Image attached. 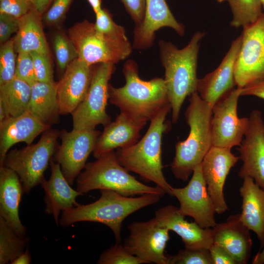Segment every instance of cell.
<instances>
[{
    "mask_svg": "<svg viewBox=\"0 0 264 264\" xmlns=\"http://www.w3.org/2000/svg\"><path fill=\"white\" fill-rule=\"evenodd\" d=\"M171 110L170 104L164 107L150 120L148 130L139 141L115 152L119 162L128 171L154 183L172 196L173 187L164 176L161 158L162 137L168 129L165 119Z\"/></svg>",
    "mask_w": 264,
    "mask_h": 264,
    "instance_id": "obj_4",
    "label": "cell"
},
{
    "mask_svg": "<svg viewBox=\"0 0 264 264\" xmlns=\"http://www.w3.org/2000/svg\"><path fill=\"white\" fill-rule=\"evenodd\" d=\"M241 96H254L264 100V79L241 88Z\"/></svg>",
    "mask_w": 264,
    "mask_h": 264,
    "instance_id": "obj_44",
    "label": "cell"
},
{
    "mask_svg": "<svg viewBox=\"0 0 264 264\" xmlns=\"http://www.w3.org/2000/svg\"><path fill=\"white\" fill-rule=\"evenodd\" d=\"M86 164L76 179V190L87 194L93 190H110L127 197L145 194L163 197L166 192L160 187L143 184L129 174L119 162L116 152H108Z\"/></svg>",
    "mask_w": 264,
    "mask_h": 264,
    "instance_id": "obj_6",
    "label": "cell"
},
{
    "mask_svg": "<svg viewBox=\"0 0 264 264\" xmlns=\"http://www.w3.org/2000/svg\"><path fill=\"white\" fill-rule=\"evenodd\" d=\"M28 237L21 238L0 216V264L10 263L25 250L30 242Z\"/></svg>",
    "mask_w": 264,
    "mask_h": 264,
    "instance_id": "obj_30",
    "label": "cell"
},
{
    "mask_svg": "<svg viewBox=\"0 0 264 264\" xmlns=\"http://www.w3.org/2000/svg\"><path fill=\"white\" fill-rule=\"evenodd\" d=\"M31 262V255L27 249L11 262V264H29Z\"/></svg>",
    "mask_w": 264,
    "mask_h": 264,
    "instance_id": "obj_46",
    "label": "cell"
},
{
    "mask_svg": "<svg viewBox=\"0 0 264 264\" xmlns=\"http://www.w3.org/2000/svg\"><path fill=\"white\" fill-rule=\"evenodd\" d=\"M68 36L74 44L78 58L89 65L115 64L128 58L133 49L128 39L120 40L106 35L87 20L71 26Z\"/></svg>",
    "mask_w": 264,
    "mask_h": 264,
    "instance_id": "obj_8",
    "label": "cell"
},
{
    "mask_svg": "<svg viewBox=\"0 0 264 264\" xmlns=\"http://www.w3.org/2000/svg\"><path fill=\"white\" fill-rule=\"evenodd\" d=\"M95 15L96 21L94 24L98 31L117 39H128L125 28L113 21L107 10L102 8Z\"/></svg>",
    "mask_w": 264,
    "mask_h": 264,
    "instance_id": "obj_36",
    "label": "cell"
},
{
    "mask_svg": "<svg viewBox=\"0 0 264 264\" xmlns=\"http://www.w3.org/2000/svg\"><path fill=\"white\" fill-rule=\"evenodd\" d=\"M127 11L138 26L142 22L145 11V0H120Z\"/></svg>",
    "mask_w": 264,
    "mask_h": 264,
    "instance_id": "obj_42",
    "label": "cell"
},
{
    "mask_svg": "<svg viewBox=\"0 0 264 264\" xmlns=\"http://www.w3.org/2000/svg\"><path fill=\"white\" fill-rule=\"evenodd\" d=\"M57 82L36 81L31 85L27 111L43 123L51 126L59 121L60 113L57 97Z\"/></svg>",
    "mask_w": 264,
    "mask_h": 264,
    "instance_id": "obj_28",
    "label": "cell"
},
{
    "mask_svg": "<svg viewBox=\"0 0 264 264\" xmlns=\"http://www.w3.org/2000/svg\"><path fill=\"white\" fill-rule=\"evenodd\" d=\"M53 45L58 70L62 75L68 66L78 58V53L71 39L62 32L54 35Z\"/></svg>",
    "mask_w": 264,
    "mask_h": 264,
    "instance_id": "obj_32",
    "label": "cell"
},
{
    "mask_svg": "<svg viewBox=\"0 0 264 264\" xmlns=\"http://www.w3.org/2000/svg\"><path fill=\"white\" fill-rule=\"evenodd\" d=\"M253 264H264V246L255 255L252 260Z\"/></svg>",
    "mask_w": 264,
    "mask_h": 264,
    "instance_id": "obj_47",
    "label": "cell"
},
{
    "mask_svg": "<svg viewBox=\"0 0 264 264\" xmlns=\"http://www.w3.org/2000/svg\"><path fill=\"white\" fill-rule=\"evenodd\" d=\"M241 88L237 87L220 99L212 108L213 146L232 149L240 146L248 129L249 117L239 118L237 107Z\"/></svg>",
    "mask_w": 264,
    "mask_h": 264,
    "instance_id": "obj_11",
    "label": "cell"
},
{
    "mask_svg": "<svg viewBox=\"0 0 264 264\" xmlns=\"http://www.w3.org/2000/svg\"><path fill=\"white\" fill-rule=\"evenodd\" d=\"M33 7L31 0H0V13L17 18L26 14Z\"/></svg>",
    "mask_w": 264,
    "mask_h": 264,
    "instance_id": "obj_40",
    "label": "cell"
},
{
    "mask_svg": "<svg viewBox=\"0 0 264 264\" xmlns=\"http://www.w3.org/2000/svg\"><path fill=\"white\" fill-rule=\"evenodd\" d=\"M51 175L48 180L44 177L41 184L44 192V212L52 215L57 225L61 211L78 206L76 198L84 194L73 189L65 177L59 163L52 159L50 162Z\"/></svg>",
    "mask_w": 264,
    "mask_h": 264,
    "instance_id": "obj_22",
    "label": "cell"
},
{
    "mask_svg": "<svg viewBox=\"0 0 264 264\" xmlns=\"http://www.w3.org/2000/svg\"><path fill=\"white\" fill-rule=\"evenodd\" d=\"M248 129L237 149L242 161L238 176L252 178L264 188V122L262 113L253 110L249 115Z\"/></svg>",
    "mask_w": 264,
    "mask_h": 264,
    "instance_id": "obj_16",
    "label": "cell"
},
{
    "mask_svg": "<svg viewBox=\"0 0 264 264\" xmlns=\"http://www.w3.org/2000/svg\"><path fill=\"white\" fill-rule=\"evenodd\" d=\"M51 128L27 110L16 117H7L0 122V166L10 149L20 142L32 143L35 138Z\"/></svg>",
    "mask_w": 264,
    "mask_h": 264,
    "instance_id": "obj_23",
    "label": "cell"
},
{
    "mask_svg": "<svg viewBox=\"0 0 264 264\" xmlns=\"http://www.w3.org/2000/svg\"><path fill=\"white\" fill-rule=\"evenodd\" d=\"M98 264H142L146 263L131 254L120 243H116L104 251L100 255Z\"/></svg>",
    "mask_w": 264,
    "mask_h": 264,
    "instance_id": "obj_34",
    "label": "cell"
},
{
    "mask_svg": "<svg viewBox=\"0 0 264 264\" xmlns=\"http://www.w3.org/2000/svg\"><path fill=\"white\" fill-rule=\"evenodd\" d=\"M31 94V85L15 77L0 86V105L7 117H16L27 111Z\"/></svg>",
    "mask_w": 264,
    "mask_h": 264,
    "instance_id": "obj_29",
    "label": "cell"
},
{
    "mask_svg": "<svg viewBox=\"0 0 264 264\" xmlns=\"http://www.w3.org/2000/svg\"><path fill=\"white\" fill-rule=\"evenodd\" d=\"M30 53L33 59L36 81L47 83H55L50 55L38 52Z\"/></svg>",
    "mask_w": 264,
    "mask_h": 264,
    "instance_id": "obj_37",
    "label": "cell"
},
{
    "mask_svg": "<svg viewBox=\"0 0 264 264\" xmlns=\"http://www.w3.org/2000/svg\"><path fill=\"white\" fill-rule=\"evenodd\" d=\"M33 7L41 15H43L49 8L53 0H31Z\"/></svg>",
    "mask_w": 264,
    "mask_h": 264,
    "instance_id": "obj_45",
    "label": "cell"
},
{
    "mask_svg": "<svg viewBox=\"0 0 264 264\" xmlns=\"http://www.w3.org/2000/svg\"><path fill=\"white\" fill-rule=\"evenodd\" d=\"M73 0H54L42 15L43 22L50 26H57L64 20Z\"/></svg>",
    "mask_w": 264,
    "mask_h": 264,
    "instance_id": "obj_38",
    "label": "cell"
},
{
    "mask_svg": "<svg viewBox=\"0 0 264 264\" xmlns=\"http://www.w3.org/2000/svg\"><path fill=\"white\" fill-rule=\"evenodd\" d=\"M17 57L12 38L1 44L0 48V86L15 77Z\"/></svg>",
    "mask_w": 264,
    "mask_h": 264,
    "instance_id": "obj_33",
    "label": "cell"
},
{
    "mask_svg": "<svg viewBox=\"0 0 264 264\" xmlns=\"http://www.w3.org/2000/svg\"><path fill=\"white\" fill-rule=\"evenodd\" d=\"M168 258L169 264H213L208 249L185 248Z\"/></svg>",
    "mask_w": 264,
    "mask_h": 264,
    "instance_id": "obj_35",
    "label": "cell"
},
{
    "mask_svg": "<svg viewBox=\"0 0 264 264\" xmlns=\"http://www.w3.org/2000/svg\"><path fill=\"white\" fill-rule=\"evenodd\" d=\"M233 14L230 25L243 28L255 22L263 14L260 0H226Z\"/></svg>",
    "mask_w": 264,
    "mask_h": 264,
    "instance_id": "obj_31",
    "label": "cell"
},
{
    "mask_svg": "<svg viewBox=\"0 0 264 264\" xmlns=\"http://www.w3.org/2000/svg\"><path fill=\"white\" fill-rule=\"evenodd\" d=\"M20 18L0 13V44L10 40L11 36L16 33L19 28Z\"/></svg>",
    "mask_w": 264,
    "mask_h": 264,
    "instance_id": "obj_41",
    "label": "cell"
},
{
    "mask_svg": "<svg viewBox=\"0 0 264 264\" xmlns=\"http://www.w3.org/2000/svg\"><path fill=\"white\" fill-rule=\"evenodd\" d=\"M94 65L77 58L66 67L56 84L60 114H72L83 101L90 85Z\"/></svg>",
    "mask_w": 264,
    "mask_h": 264,
    "instance_id": "obj_17",
    "label": "cell"
},
{
    "mask_svg": "<svg viewBox=\"0 0 264 264\" xmlns=\"http://www.w3.org/2000/svg\"><path fill=\"white\" fill-rule=\"evenodd\" d=\"M145 1L143 20L134 29L133 49L144 50L150 47L153 44L156 31L162 27L171 28L179 36L184 35V25L175 19L165 0Z\"/></svg>",
    "mask_w": 264,
    "mask_h": 264,
    "instance_id": "obj_19",
    "label": "cell"
},
{
    "mask_svg": "<svg viewBox=\"0 0 264 264\" xmlns=\"http://www.w3.org/2000/svg\"><path fill=\"white\" fill-rule=\"evenodd\" d=\"M263 8H264V0H260Z\"/></svg>",
    "mask_w": 264,
    "mask_h": 264,
    "instance_id": "obj_49",
    "label": "cell"
},
{
    "mask_svg": "<svg viewBox=\"0 0 264 264\" xmlns=\"http://www.w3.org/2000/svg\"><path fill=\"white\" fill-rule=\"evenodd\" d=\"M12 39L16 53L38 52L50 55L42 15L34 7L20 18L18 31Z\"/></svg>",
    "mask_w": 264,
    "mask_h": 264,
    "instance_id": "obj_27",
    "label": "cell"
},
{
    "mask_svg": "<svg viewBox=\"0 0 264 264\" xmlns=\"http://www.w3.org/2000/svg\"><path fill=\"white\" fill-rule=\"evenodd\" d=\"M115 64L94 65L90 87L83 101L72 113L73 129L92 130L99 125L105 126L111 122L107 113L109 81L115 70Z\"/></svg>",
    "mask_w": 264,
    "mask_h": 264,
    "instance_id": "obj_9",
    "label": "cell"
},
{
    "mask_svg": "<svg viewBox=\"0 0 264 264\" xmlns=\"http://www.w3.org/2000/svg\"><path fill=\"white\" fill-rule=\"evenodd\" d=\"M205 35L204 32H196L188 44L181 49L170 42L161 40L158 42L173 123L177 121L186 98L197 91L198 56L200 42Z\"/></svg>",
    "mask_w": 264,
    "mask_h": 264,
    "instance_id": "obj_2",
    "label": "cell"
},
{
    "mask_svg": "<svg viewBox=\"0 0 264 264\" xmlns=\"http://www.w3.org/2000/svg\"><path fill=\"white\" fill-rule=\"evenodd\" d=\"M213 243L223 248L237 264H246L251 252L250 230L240 219V214L229 216L225 222L212 228Z\"/></svg>",
    "mask_w": 264,
    "mask_h": 264,
    "instance_id": "obj_21",
    "label": "cell"
},
{
    "mask_svg": "<svg viewBox=\"0 0 264 264\" xmlns=\"http://www.w3.org/2000/svg\"><path fill=\"white\" fill-rule=\"evenodd\" d=\"M101 132L95 130L60 131L61 144L54 154V160L70 185L84 169L90 154L93 152Z\"/></svg>",
    "mask_w": 264,
    "mask_h": 264,
    "instance_id": "obj_12",
    "label": "cell"
},
{
    "mask_svg": "<svg viewBox=\"0 0 264 264\" xmlns=\"http://www.w3.org/2000/svg\"><path fill=\"white\" fill-rule=\"evenodd\" d=\"M241 43L240 35L232 42L219 66L212 72L198 79L197 92L212 108L236 86L235 67Z\"/></svg>",
    "mask_w": 264,
    "mask_h": 264,
    "instance_id": "obj_18",
    "label": "cell"
},
{
    "mask_svg": "<svg viewBox=\"0 0 264 264\" xmlns=\"http://www.w3.org/2000/svg\"><path fill=\"white\" fill-rule=\"evenodd\" d=\"M15 77L25 81L31 85L37 81L33 59L30 53H18Z\"/></svg>",
    "mask_w": 264,
    "mask_h": 264,
    "instance_id": "obj_39",
    "label": "cell"
},
{
    "mask_svg": "<svg viewBox=\"0 0 264 264\" xmlns=\"http://www.w3.org/2000/svg\"><path fill=\"white\" fill-rule=\"evenodd\" d=\"M208 249L213 264H237L228 252L218 244L213 243Z\"/></svg>",
    "mask_w": 264,
    "mask_h": 264,
    "instance_id": "obj_43",
    "label": "cell"
},
{
    "mask_svg": "<svg viewBox=\"0 0 264 264\" xmlns=\"http://www.w3.org/2000/svg\"><path fill=\"white\" fill-rule=\"evenodd\" d=\"M242 43L235 67L237 87L243 88L264 79V13L243 28Z\"/></svg>",
    "mask_w": 264,
    "mask_h": 264,
    "instance_id": "obj_10",
    "label": "cell"
},
{
    "mask_svg": "<svg viewBox=\"0 0 264 264\" xmlns=\"http://www.w3.org/2000/svg\"><path fill=\"white\" fill-rule=\"evenodd\" d=\"M217 0L219 2H223L224 1L226 0Z\"/></svg>",
    "mask_w": 264,
    "mask_h": 264,
    "instance_id": "obj_50",
    "label": "cell"
},
{
    "mask_svg": "<svg viewBox=\"0 0 264 264\" xmlns=\"http://www.w3.org/2000/svg\"><path fill=\"white\" fill-rule=\"evenodd\" d=\"M123 73L126 80L124 86H109V101L121 112L136 121L146 123L170 104L164 79L142 80L138 75L137 65L133 60L125 63Z\"/></svg>",
    "mask_w": 264,
    "mask_h": 264,
    "instance_id": "obj_1",
    "label": "cell"
},
{
    "mask_svg": "<svg viewBox=\"0 0 264 264\" xmlns=\"http://www.w3.org/2000/svg\"><path fill=\"white\" fill-rule=\"evenodd\" d=\"M91 5L95 13L100 10L101 8V0H87Z\"/></svg>",
    "mask_w": 264,
    "mask_h": 264,
    "instance_id": "obj_48",
    "label": "cell"
},
{
    "mask_svg": "<svg viewBox=\"0 0 264 264\" xmlns=\"http://www.w3.org/2000/svg\"><path fill=\"white\" fill-rule=\"evenodd\" d=\"M172 196L179 203L180 213L192 217L204 228H212L217 223L214 206L202 174L201 164L195 167L188 184L182 188H172Z\"/></svg>",
    "mask_w": 264,
    "mask_h": 264,
    "instance_id": "obj_14",
    "label": "cell"
},
{
    "mask_svg": "<svg viewBox=\"0 0 264 264\" xmlns=\"http://www.w3.org/2000/svg\"><path fill=\"white\" fill-rule=\"evenodd\" d=\"M189 97V105L185 113L189 133L186 139L176 143L175 155L170 165L175 177L184 181L188 180L213 146L212 108L197 91Z\"/></svg>",
    "mask_w": 264,
    "mask_h": 264,
    "instance_id": "obj_5",
    "label": "cell"
},
{
    "mask_svg": "<svg viewBox=\"0 0 264 264\" xmlns=\"http://www.w3.org/2000/svg\"><path fill=\"white\" fill-rule=\"evenodd\" d=\"M240 159L231 149L212 146L204 156L201 168L215 212L220 214L228 209L223 188L230 170Z\"/></svg>",
    "mask_w": 264,
    "mask_h": 264,
    "instance_id": "obj_15",
    "label": "cell"
},
{
    "mask_svg": "<svg viewBox=\"0 0 264 264\" xmlns=\"http://www.w3.org/2000/svg\"><path fill=\"white\" fill-rule=\"evenodd\" d=\"M154 218L159 226L177 234L186 249H209L213 243L212 228H204L195 221H188L177 207L162 206L155 211Z\"/></svg>",
    "mask_w": 264,
    "mask_h": 264,
    "instance_id": "obj_20",
    "label": "cell"
},
{
    "mask_svg": "<svg viewBox=\"0 0 264 264\" xmlns=\"http://www.w3.org/2000/svg\"><path fill=\"white\" fill-rule=\"evenodd\" d=\"M146 124L120 112L114 121L104 126L93 152L94 157L97 158L115 149L125 148L134 144L138 141L140 131Z\"/></svg>",
    "mask_w": 264,
    "mask_h": 264,
    "instance_id": "obj_24",
    "label": "cell"
},
{
    "mask_svg": "<svg viewBox=\"0 0 264 264\" xmlns=\"http://www.w3.org/2000/svg\"><path fill=\"white\" fill-rule=\"evenodd\" d=\"M60 133L50 128L42 133L36 144L11 150L6 154L3 166L17 173L26 194L41 184L44 177V174L56 151Z\"/></svg>",
    "mask_w": 264,
    "mask_h": 264,
    "instance_id": "obj_7",
    "label": "cell"
},
{
    "mask_svg": "<svg viewBox=\"0 0 264 264\" xmlns=\"http://www.w3.org/2000/svg\"><path fill=\"white\" fill-rule=\"evenodd\" d=\"M23 192L22 182L17 173L5 166L0 167V216L21 238L26 237L27 231L19 214Z\"/></svg>",
    "mask_w": 264,
    "mask_h": 264,
    "instance_id": "obj_25",
    "label": "cell"
},
{
    "mask_svg": "<svg viewBox=\"0 0 264 264\" xmlns=\"http://www.w3.org/2000/svg\"><path fill=\"white\" fill-rule=\"evenodd\" d=\"M129 235L124 246L132 255L147 263L169 264L165 249L170 239L169 230L161 227L154 218L146 221H134L128 226Z\"/></svg>",
    "mask_w": 264,
    "mask_h": 264,
    "instance_id": "obj_13",
    "label": "cell"
},
{
    "mask_svg": "<svg viewBox=\"0 0 264 264\" xmlns=\"http://www.w3.org/2000/svg\"><path fill=\"white\" fill-rule=\"evenodd\" d=\"M242 179L239 190L242 199L240 219L256 234L261 249L264 246V188L250 177Z\"/></svg>",
    "mask_w": 264,
    "mask_h": 264,
    "instance_id": "obj_26",
    "label": "cell"
},
{
    "mask_svg": "<svg viewBox=\"0 0 264 264\" xmlns=\"http://www.w3.org/2000/svg\"><path fill=\"white\" fill-rule=\"evenodd\" d=\"M101 196L91 203L81 205L62 212L59 225L69 227L81 221L104 224L113 232L116 243L121 241L123 221L133 213L158 202L161 196L145 194L127 197L110 190H101Z\"/></svg>",
    "mask_w": 264,
    "mask_h": 264,
    "instance_id": "obj_3",
    "label": "cell"
}]
</instances>
